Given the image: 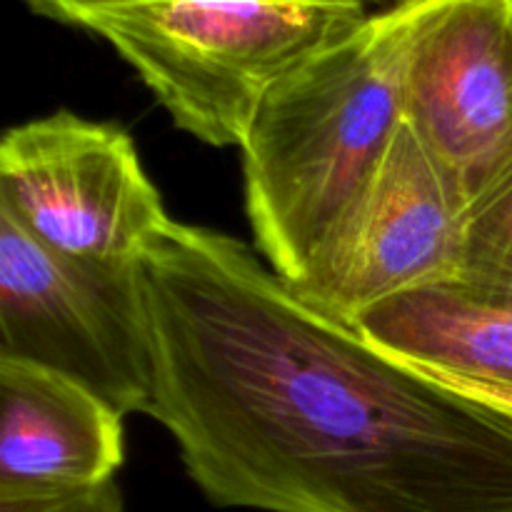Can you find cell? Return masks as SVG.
<instances>
[{
	"label": "cell",
	"mask_w": 512,
	"mask_h": 512,
	"mask_svg": "<svg viewBox=\"0 0 512 512\" xmlns=\"http://www.w3.org/2000/svg\"><path fill=\"white\" fill-rule=\"evenodd\" d=\"M0 215L43 248L98 268H135L170 223L130 135L70 110L3 135Z\"/></svg>",
	"instance_id": "obj_4"
},
{
	"label": "cell",
	"mask_w": 512,
	"mask_h": 512,
	"mask_svg": "<svg viewBox=\"0 0 512 512\" xmlns=\"http://www.w3.org/2000/svg\"><path fill=\"white\" fill-rule=\"evenodd\" d=\"M0 355L68 375L120 415L148 413L153 340L138 265L75 263L0 215Z\"/></svg>",
	"instance_id": "obj_5"
},
{
	"label": "cell",
	"mask_w": 512,
	"mask_h": 512,
	"mask_svg": "<svg viewBox=\"0 0 512 512\" xmlns=\"http://www.w3.org/2000/svg\"><path fill=\"white\" fill-rule=\"evenodd\" d=\"M33 10L48 15V18L63 20V23L83 25L90 15L103 10L123 8V5L140 3V0H25Z\"/></svg>",
	"instance_id": "obj_13"
},
{
	"label": "cell",
	"mask_w": 512,
	"mask_h": 512,
	"mask_svg": "<svg viewBox=\"0 0 512 512\" xmlns=\"http://www.w3.org/2000/svg\"><path fill=\"white\" fill-rule=\"evenodd\" d=\"M448 0L373 10L333 48L275 85L243 143L245 208L258 253L288 283L383 160L405 123L420 30Z\"/></svg>",
	"instance_id": "obj_2"
},
{
	"label": "cell",
	"mask_w": 512,
	"mask_h": 512,
	"mask_svg": "<svg viewBox=\"0 0 512 512\" xmlns=\"http://www.w3.org/2000/svg\"><path fill=\"white\" fill-rule=\"evenodd\" d=\"M468 203L408 123L340 210L293 285L355 325L373 305L458 273Z\"/></svg>",
	"instance_id": "obj_6"
},
{
	"label": "cell",
	"mask_w": 512,
	"mask_h": 512,
	"mask_svg": "<svg viewBox=\"0 0 512 512\" xmlns=\"http://www.w3.org/2000/svg\"><path fill=\"white\" fill-rule=\"evenodd\" d=\"M370 13L363 0H140L80 28L133 65L178 128L243 148L270 90Z\"/></svg>",
	"instance_id": "obj_3"
},
{
	"label": "cell",
	"mask_w": 512,
	"mask_h": 512,
	"mask_svg": "<svg viewBox=\"0 0 512 512\" xmlns=\"http://www.w3.org/2000/svg\"><path fill=\"white\" fill-rule=\"evenodd\" d=\"M355 328L403 363L512 385V285L445 275L373 305Z\"/></svg>",
	"instance_id": "obj_9"
},
{
	"label": "cell",
	"mask_w": 512,
	"mask_h": 512,
	"mask_svg": "<svg viewBox=\"0 0 512 512\" xmlns=\"http://www.w3.org/2000/svg\"><path fill=\"white\" fill-rule=\"evenodd\" d=\"M0 512H125L115 480L65 490L0 493Z\"/></svg>",
	"instance_id": "obj_11"
},
{
	"label": "cell",
	"mask_w": 512,
	"mask_h": 512,
	"mask_svg": "<svg viewBox=\"0 0 512 512\" xmlns=\"http://www.w3.org/2000/svg\"><path fill=\"white\" fill-rule=\"evenodd\" d=\"M405 123L465 203L512 160V0H448L420 30Z\"/></svg>",
	"instance_id": "obj_7"
},
{
	"label": "cell",
	"mask_w": 512,
	"mask_h": 512,
	"mask_svg": "<svg viewBox=\"0 0 512 512\" xmlns=\"http://www.w3.org/2000/svg\"><path fill=\"white\" fill-rule=\"evenodd\" d=\"M458 273L512 285V160L465 208Z\"/></svg>",
	"instance_id": "obj_10"
},
{
	"label": "cell",
	"mask_w": 512,
	"mask_h": 512,
	"mask_svg": "<svg viewBox=\"0 0 512 512\" xmlns=\"http://www.w3.org/2000/svg\"><path fill=\"white\" fill-rule=\"evenodd\" d=\"M413 365V363H408ZM418 373H423L425 378L435 380L443 388L453 390V393L465 395V398L475 400V403H483L488 408L500 410V413L510 415L512 418V385H488V383H475V380H465V378H453V375H443L435 373V370L420 368V365H413Z\"/></svg>",
	"instance_id": "obj_12"
},
{
	"label": "cell",
	"mask_w": 512,
	"mask_h": 512,
	"mask_svg": "<svg viewBox=\"0 0 512 512\" xmlns=\"http://www.w3.org/2000/svg\"><path fill=\"white\" fill-rule=\"evenodd\" d=\"M123 418L78 380L0 355V493L113 480L125 460Z\"/></svg>",
	"instance_id": "obj_8"
},
{
	"label": "cell",
	"mask_w": 512,
	"mask_h": 512,
	"mask_svg": "<svg viewBox=\"0 0 512 512\" xmlns=\"http://www.w3.org/2000/svg\"><path fill=\"white\" fill-rule=\"evenodd\" d=\"M363 3H368L370 8H373V5H378V10H383V8H390V5L405 3V0H363Z\"/></svg>",
	"instance_id": "obj_14"
},
{
	"label": "cell",
	"mask_w": 512,
	"mask_h": 512,
	"mask_svg": "<svg viewBox=\"0 0 512 512\" xmlns=\"http://www.w3.org/2000/svg\"><path fill=\"white\" fill-rule=\"evenodd\" d=\"M148 413L218 508L512 512V418L310 305L260 253L170 220L138 263Z\"/></svg>",
	"instance_id": "obj_1"
}]
</instances>
